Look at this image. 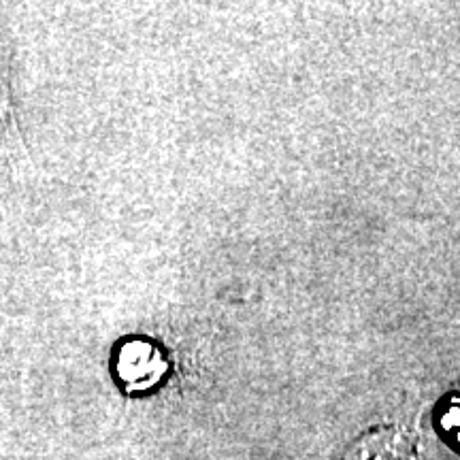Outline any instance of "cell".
<instances>
[{"label":"cell","mask_w":460,"mask_h":460,"mask_svg":"<svg viewBox=\"0 0 460 460\" xmlns=\"http://www.w3.org/2000/svg\"><path fill=\"white\" fill-rule=\"evenodd\" d=\"M115 371L132 390L152 388L166 371V360L160 349L146 339H130L119 345L115 356Z\"/></svg>","instance_id":"1"}]
</instances>
